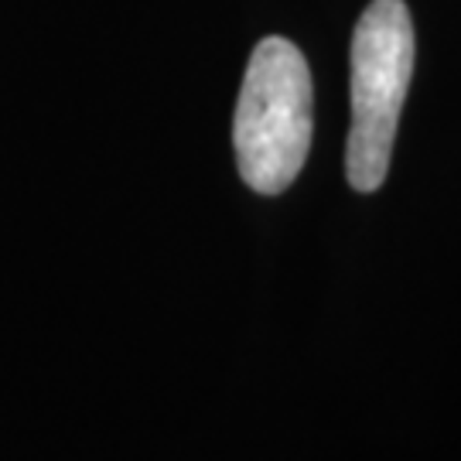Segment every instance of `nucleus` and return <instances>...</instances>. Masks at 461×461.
<instances>
[{
  "label": "nucleus",
  "instance_id": "obj_1",
  "mask_svg": "<svg viewBox=\"0 0 461 461\" xmlns=\"http://www.w3.org/2000/svg\"><path fill=\"white\" fill-rule=\"evenodd\" d=\"M312 72L294 41L264 38L249 55L232 116V150L240 178L280 195L301 175L312 148Z\"/></svg>",
  "mask_w": 461,
  "mask_h": 461
},
{
  "label": "nucleus",
  "instance_id": "obj_2",
  "mask_svg": "<svg viewBox=\"0 0 461 461\" xmlns=\"http://www.w3.org/2000/svg\"><path fill=\"white\" fill-rule=\"evenodd\" d=\"M413 76V21L403 0H373L352 34V131L346 178L376 192L390 175L396 123Z\"/></svg>",
  "mask_w": 461,
  "mask_h": 461
}]
</instances>
